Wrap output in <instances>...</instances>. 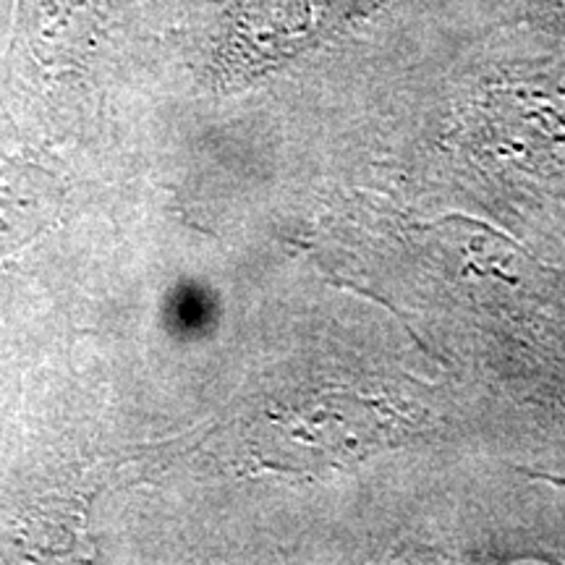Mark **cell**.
Here are the masks:
<instances>
[{
  "label": "cell",
  "instance_id": "cell-1",
  "mask_svg": "<svg viewBox=\"0 0 565 565\" xmlns=\"http://www.w3.org/2000/svg\"><path fill=\"white\" fill-rule=\"evenodd\" d=\"M393 0H238L225 21L217 71L249 82L374 17Z\"/></svg>",
  "mask_w": 565,
  "mask_h": 565
},
{
  "label": "cell",
  "instance_id": "cell-2",
  "mask_svg": "<svg viewBox=\"0 0 565 565\" xmlns=\"http://www.w3.org/2000/svg\"><path fill=\"white\" fill-rule=\"evenodd\" d=\"M545 19L565 34V0H545Z\"/></svg>",
  "mask_w": 565,
  "mask_h": 565
}]
</instances>
